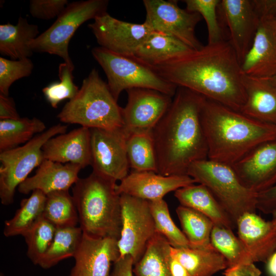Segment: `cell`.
<instances>
[{"label": "cell", "instance_id": "7a4b0ae2", "mask_svg": "<svg viewBox=\"0 0 276 276\" xmlns=\"http://www.w3.org/2000/svg\"><path fill=\"white\" fill-rule=\"evenodd\" d=\"M205 98L188 88L177 87L169 108L152 131L157 173L187 174L191 165L208 159L200 120Z\"/></svg>", "mask_w": 276, "mask_h": 276}, {"label": "cell", "instance_id": "bcb514c9", "mask_svg": "<svg viewBox=\"0 0 276 276\" xmlns=\"http://www.w3.org/2000/svg\"><path fill=\"white\" fill-rule=\"evenodd\" d=\"M255 9L261 17H276V0H252Z\"/></svg>", "mask_w": 276, "mask_h": 276}, {"label": "cell", "instance_id": "f1b7e54d", "mask_svg": "<svg viewBox=\"0 0 276 276\" xmlns=\"http://www.w3.org/2000/svg\"><path fill=\"white\" fill-rule=\"evenodd\" d=\"M171 245L162 235L156 233L148 243L141 259L133 266L135 276H172L167 263Z\"/></svg>", "mask_w": 276, "mask_h": 276}, {"label": "cell", "instance_id": "277c9868", "mask_svg": "<svg viewBox=\"0 0 276 276\" xmlns=\"http://www.w3.org/2000/svg\"><path fill=\"white\" fill-rule=\"evenodd\" d=\"M116 181L92 173L72 188L80 227L94 237L119 240L122 228L120 195Z\"/></svg>", "mask_w": 276, "mask_h": 276}, {"label": "cell", "instance_id": "ffe728a7", "mask_svg": "<svg viewBox=\"0 0 276 276\" xmlns=\"http://www.w3.org/2000/svg\"><path fill=\"white\" fill-rule=\"evenodd\" d=\"M42 150L45 159L76 164L83 169L91 165L90 129L81 126L55 136L46 142Z\"/></svg>", "mask_w": 276, "mask_h": 276}, {"label": "cell", "instance_id": "7dc6e473", "mask_svg": "<svg viewBox=\"0 0 276 276\" xmlns=\"http://www.w3.org/2000/svg\"><path fill=\"white\" fill-rule=\"evenodd\" d=\"M167 263L172 276H190L182 264L171 254L170 251L167 257Z\"/></svg>", "mask_w": 276, "mask_h": 276}, {"label": "cell", "instance_id": "ba28073f", "mask_svg": "<svg viewBox=\"0 0 276 276\" xmlns=\"http://www.w3.org/2000/svg\"><path fill=\"white\" fill-rule=\"evenodd\" d=\"M108 1L87 0L68 3L55 21L29 44L33 52L61 57L74 66L68 54V44L77 29L85 21L106 12Z\"/></svg>", "mask_w": 276, "mask_h": 276}, {"label": "cell", "instance_id": "4dcf8cb0", "mask_svg": "<svg viewBox=\"0 0 276 276\" xmlns=\"http://www.w3.org/2000/svg\"><path fill=\"white\" fill-rule=\"evenodd\" d=\"M126 151L129 167L134 171L157 173L156 156L152 131L129 133Z\"/></svg>", "mask_w": 276, "mask_h": 276}, {"label": "cell", "instance_id": "f907efd6", "mask_svg": "<svg viewBox=\"0 0 276 276\" xmlns=\"http://www.w3.org/2000/svg\"><path fill=\"white\" fill-rule=\"evenodd\" d=\"M270 80L272 81V82L276 85V75L273 77L272 78H270Z\"/></svg>", "mask_w": 276, "mask_h": 276}, {"label": "cell", "instance_id": "d4e9b609", "mask_svg": "<svg viewBox=\"0 0 276 276\" xmlns=\"http://www.w3.org/2000/svg\"><path fill=\"white\" fill-rule=\"evenodd\" d=\"M194 51L167 34L152 31L133 56L140 62L153 67L182 57Z\"/></svg>", "mask_w": 276, "mask_h": 276}, {"label": "cell", "instance_id": "1f68e13d", "mask_svg": "<svg viewBox=\"0 0 276 276\" xmlns=\"http://www.w3.org/2000/svg\"><path fill=\"white\" fill-rule=\"evenodd\" d=\"M46 195L39 190L33 191L29 197L22 199L13 217L5 221L4 235L23 236L42 215Z\"/></svg>", "mask_w": 276, "mask_h": 276}, {"label": "cell", "instance_id": "f6af8a7d", "mask_svg": "<svg viewBox=\"0 0 276 276\" xmlns=\"http://www.w3.org/2000/svg\"><path fill=\"white\" fill-rule=\"evenodd\" d=\"M261 271L254 263L242 264L228 267L225 269L224 276H261Z\"/></svg>", "mask_w": 276, "mask_h": 276}, {"label": "cell", "instance_id": "60d3db41", "mask_svg": "<svg viewBox=\"0 0 276 276\" xmlns=\"http://www.w3.org/2000/svg\"><path fill=\"white\" fill-rule=\"evenodd\" d=\"M68 4L67 0H31L29 11L34 17L48 20L57 17Z\"/></svg>", "mask_w": 276, "mask_h": 276}, {"label": "cell", "instance_id": "4fadbf2b", "mask_svg": "<svg viewBox=\"0 0 276 276\" xmlns=\"http://www.w3.org/2000/svg\"><path fill=\"white\" fill-rule=\"evenodd\" d=\"M98 44L114 53L133 57L153 31L145 22H126L112 17L107 12L88 25Z\"/></svg>", "mask_w": 276, "mask_h": 276}, {"label": "cell", "instance_id": "8fae6325", "mask_svg": "<svg viewBox=\"0 0 276 276\" xmlns=\"http://www.w3.org/2000/svg\"><path fill=\"white\" fill-rule=\"evenodd\" d=\"M90 129L93 172L116 182L121 181L129 173L126 151L129 133L123 127Z\"/></svg>", "mask_w": 276, "mask_h": 276}, {"label": "cell", "instance_id": "74e56055", "mask_svg": "<svg viewBox=\"0 0 276 276\" xmlns=\"http://www.w3.org/2000/svg\"><path fill=\"white\" fill-rule=\"evenodd\" d=\"M74 66L65 62L60 64L58 76L60 81L51 83L42 89V93L51 106L57 108L58 104L64 99H73L79 89L73 81Z\"/></svg>", "mask_w": 276, "mask_h": 276}, {"label": "cell", "instance_id": "7c38bea8", "mask_svg": "<svg viewBox=\"0 0 276 276\" xmlns=\"http://www.w3.org/2000/svg\"><path fill=\"white\" fill-rule=\"evenodd\" d=\"M145 22L153 31L162 32L179 40L194 50L202 44L196 37L195 30L201 15L180 8L177 1L144 0Z\"/></svg>", "mask_w": 276, "mask_h": 276}, {"label": "cell", "instance_id": "52a82bcc", "mask_svg": "<svg viewBox=\"0 0 276 276\" xmlns=\"http://www.w3.org/2000/svg\"><path fill=\"white\" fill-rule=\"evenodd\" d=\"M91 53L104 71L108 87L117 101L123 90L131 88L151 89L172 97L176 93L177 86L133 57L117 54L100 47L94 48Z\"/></svg>", "mask_w": 276, "mask_h": 276}, {"label": "cell", "instance_id": "d590c367", "mask_svg": "<svg viewBox=\"0 0 276 276\" xmlns=\"http://www.w3.org/2000/svg\"><path fill=\"white\" fill-rule=\"evenodd\" d=\"M56 227L42 215L23 235L27 245V255L36 265L50 247L55 234Z\"/></svg>", "mask_w": 276, "mask_h": 276}, {"label": "cell", "instance_id": "5bb4252c", "mask_svg": "<svg viewBox=\"0 0 276 276\" xmlns=\"http://www.w3.org/2000/svg\"><path fill=\"white\" fill-rule=\"evenodd\" d=\"M126 91L127 103L122 108L123 127L129 133L152 131L169 108L173 97L148 88Z\"/></svg>", "mask_w": 276, "mask_h": 276}, {"label": "cell", "instance_id": "484cf974", "mask_svg": "<svg viewBox=\"0 0 276 276\" xmlns=\"http://www.w3.org/2000/svg\"><path fill=\"white\" fill-rule=\"evenodd\" d=\"M38 27L20 17L16 25H0V53L15 60L29 58L33 51L29 44L39 35Z\"/></svg>", "mask_w": 276, "mask_h": 276}, {"label": "cell", "instance_id": "8992f818", "mask_svg": "<svg viewBox=\"0 0 276 276\" xmlns=\"http://www.w3.org/2000/svg\"><path fill=\"white\" fill-rule=\"evenodd\" d=\"M187 174L210 191L236 226L243 214L256 212L257 193L241 183L231 166L206 159L191 165Z\"/></svg>", "mask_w": 276, "mask_h": 276}, {"label": "cell", "instance_id": "ab89813d", "mask_svg": "<svg viewBox=\"0 0 276 276\" xmlns=\"http://www.w3.org/2000/svg\"><path fill=\"white\" fill-rule=\"evenodd\" d=\"M33 64L29 58L8 60L0 57V94L9 95V89L15 81L29 76Z\"/></svg>", "mask_w": 276, "mask_h": 276}, {"label": "cell", "instance_id": "e575fe53", "mask_svg": "<svg viewBox=\"0 0 276 276\" xmlns=\"http://www.w3.org/2000/svg\"><path fill=\"white\" fill-rule=\"evenodd\" d=\"M211 243L225 258L228 267L254 263L240 240L231 229L214 225L211 234Z\"/></svg>", "mask_w": 276, "mask_h": 276}, {"label": "cell", "instance_id": "cb8c5ba5", "mask_svg": "<svg viewBox=\"0 0 276 276\" xmlns=\"http://www.w3.org/2000/svg\"><path fill=\"white\" fill-rule=\"evenodd\" d=\"M174 196L181 205L201 213L214 225L232 230L236 227L226 211L204 185L193 184L182 187L175 191Z\"/></svg>", "mask_w": 276, "mask_h": 276}, {"label": "cell", "instance_id": "2e32d148", "mask_svg": "<svg viewBox=\"0 0 276 276\" xmlns=\"http://www.w3.org/2000/svg\"><path fill=\"white\" fill-rule=\"evenodd\" d=\"M218 9L229 29L228 40L241 65L260 22L252 0H221Z\"/></svg>", "mask_w": 276, "mask_h": 276}, {"label": "cell", "instance_id": "9a60e30c", "mask_svg": "<svg viewBox=\"0 0 276 276\" xmlns=\"http://www.w3.org/2000/svg\"><path fill=\"white\" fill-rule=\"evenodd\" d=\"M241 183L259 193L276 184V138L260 144L231 166Z\"/></svg>", "mask_w": 276, "mask_h": 276}, {"label": "cell", "instance_id": "4316f807", "mask_svg": "<svg viewBox=\"0 0 276 276\" xmlns=\"http://www.w3.org/2000/svg\"><path fill=\"white\" fill-rule=\"evenodd\" d=\"M170 252L185 267L190 276H213L228 267L225 258L214 247L197 249L171 246Z\"/></svg>", "mask_w": 276, "mask_h": 276}, {"label": "cell", "instance_id": "9c48e42d", "mask_svg": "<svg viewBox=\"0 0 276 276\" xmlns=\"http://www.w3.org/2000/svg\"><path fill=\"white\" fill-rule=\"evenodd\" d=\"M67 129L66 125H55L23 146L0 153V198L3 204L13 203L16 188L44 159L42 148L46 142L66 133Z\"/></svg>", "mask_w": 276, "mask_h": 276}, {"label": "cell", "instance_id": "7402d4cb", "mask_svg": "<svg viewBox=\"0 0 276 276\" xmlns=\"http://www.w3.org/2000/svg\"><path fill=\"white\" fill-rule=\"evenodd\" d=\"M82 168L76 164H63L44 159L35 174L28 177L17 188L22 194L39 190L46 195L58 191H68L79 179Z\"/></svg>", "mask_w": 276, "mask_h": 276}, {"label": "cell", "instance_id": "f35d334b", "mask_svg": "<svg viewBox=\"0 0 276 276\" xmlns=\"http://www.w3.org/2000/svg\"><path fill=\"white\" fill-rule=\"evenodd\" d=\"M186 10L199 14L205 20L208 33V44L223 40V32L218 17L220 0H185Z\"/></svg>", "mask_w": 276, "mask_h": 276}, {"label": "cell", "instance_id": "3957f363", "mask_svg": "<svg viewBox=\"0 0 276 276\" xmlns=\"http://www.w3.org/2000/svg\"><path fill=\"white\" fill-rule=\"evenodd\" d=\"M200 120L208 159L230 166L257 145L276 138V125L257 120L206 98Z\"/></svg>", "mask_w": 276, "mask_h": 276}, {"label": "cell", "instance_id": "6da1fadb", "mask_svg": "<svg viewBox=\"0 0 276 276\" xmlns=\"http://www.w3.org/2000/svg\"><path fill=\"white\" fill-rule=\"evenodd\" d=\"M177 87L240 111L245 101L241 65L229 40L207 44L152 67Z\"/></svg>", "mask_w": 276, "mask_h": 276}, {"label": "cell", "instance_id": "603a6c76", "mask_svg": "<svg viewBox=\"0 0 276 276\" xmlns=\"http://www.w3.org/2000/svg\"><path fill=\"white\" fill-rule=\"evenodd\" d=\"M245 103L240 111L257 120L276 125V85L270 79L243 74Z\"/></svg>", "mask_w": 276, "mask_h": 276}, {"label": "cell", "instance_id": "8d00e7d4", "mask_svg": "<svg viewBox=\"0 0 276 276\" xmlns=\"http://www.w3.org/2000/svg\"><path fill=\"white\" fill-rule=\"evenodd\" d=\"M149 204L156 232L165 237L173 247H190L186 237L173 222L167 202L160 199L149 201Z\"/></svg>", "mask_w": 276, "mask_h": 276}, {"label": "cell", "instance_id": "681fc988", "mask_svg": "<svg viewBox=\"0 0 276 276\" xmlns=\"http://www.w3.org/2000/svg\"><path fill=\"white\" fill-rule=\"evenodd\" d=\"M273 214V218L272 220L270 221L271 223L272 226L273 227V229L275 233H276V211L272 214Z\"/></svg>", "mask_w": 276, "mask_h": 276}, {"label": "cell", "instance_id": "f546056e", "mask_svg": "<svg viewBox=\"0 0 276 276\" xmlns=\"http://www.w3.org/2000/svg\"><path fill=\"white\" fill-rule=\"evenodd\" d=\"M44 122L37 118L0 120V153L19 147L44 131Z\"/></svg>", "mask_w": 276, "mask_h": 276}, {"label": "cell", "instance_id": "816d5d0a", "mask_svg": "<svg viewBox=\"0 0 276 276\" xmlns=\"http://www.w3.org/2000/svg\"><path fill=\"white\" fill-rule=\"evenodd\" d=\"M273 23H274V25L276 28V17L273 20Z\"/></svg>", "mask_w": 276, "mask_h": 276}, {"label": "cell", "instance_id": "b9f144b4", "mask_svg": "<svg viewBox=\"0 0 276 276\" xmlns=\"http://www.w3.org/2000/svg\"><path fill=\"white\" fill-rule=\"evenodd\" d=\"M257 209L264 214H273L276 211V184L257 195Z\"/></svg>", "mask_w": 276, "mask_h": 276}, {"label": "cell", "instance_id": "d6a6232c", "mask_svg": "<svg viewBox=\"0 0 276 276\" xmlns=\"http://www.w3.org/2000/svg\"><path fill=\"white\" fill-rule=\"evenodd\" d=\"M83 231L80 227L56 228L53 241L38 265L49 269L65 259L74 257L81 241Z\"/></svg>", "mask_w": 276, "mask_h": 276}, {"label": "cell", "instance_id": "83f0119b", "mask_svg": "<svg viewBox=\"0 0 276 276\" xmlns=\"http://www.w3.org/2000/svg\"><path fill=\"white\" fill-rule=\"evenodd\" d=\"M182 232L192 248L209 249L213 222L206 216L192 209L180 205L176 210Z\"/></svg>", "mask_w": 276, "mask_h": 276}, {"label": "cell", "instance_id": "ee69618b", "mask_svg": "<svg viewBox=\"0 0 276 276\" xmlns=\"http://www.w3.org/2000/svg\"><path fill=\"white\" fill-rule=\"evenodd\" d=\"M134 262L129 255L119 258L113 263L112 270L108 276H133Z\"/></svg>", "mask_w": 276, "mask_h": 276}, {"label": "cell", "instance_id": "ac0fdd59", "mask_svg": "<svg viewBox=\"0 0 276 276\" xmlns=\"http://www.w3.org/2000/svg\"><path fill=\"white\" fill-rule=\"evenodd\" d=\"M275 18L261 17L251 46L241 63L244 75L262 79L276 75Z\"/></svg>", "mask_w": 276, "mask_h": 276}, {"label": "cell", "instance_id": "e0dca14e", "mask_svg": "<svg viewBox=\"0 0 276 276\" xmlns=\"http://www.w3.org/2000/svg\"><path fill=\"white\" fill-rule=\"evenodd\" d=\"M118 239L97 237L83 232L68 276H108L112 263L120 257Z\"/></svg>", "mask_w": 276, "mask_h": 276}, {"label": "cell", "instance_id": "44dd1931", "mask_svg": "<svg viewBox=\"0 0 276 276\" xmlns=\"http://www.w3.org/2000/svg\"><path fill=\"white\" fill-rule=\"evenodd\" d=\"M236 227L238 237L254 263L266 262L276 251V233L270 221L256 213H247L238 219Z\"/></svg>", "mask_w": 276, "mask_h": 276}, {"label": "cell", "instance_id": "d6986e66", "mask_svg": "<svg viewBox=\"0 0 276 276\" xmlns=\"http://www.w3.org/2000/svg\"><path fill=\"white\" fill-rule=\"evenodd\" d=\"M196 183L187 174L164 176L153 171H134L129 173L116 186L117 193L152 201L168 193Z\"/></svg>", "mask_w": 276, "mask_h": 276}, {"label": "cell", "instance_id": "5b68a950", "mask_svg": "<svg viewBox=\"0 0 276 276\" xmlns=\"http://www.w3.org/2000/svg\"><path fill=\"white\" fill-rule=\"evenodd\" d=\"M107 84L93 68L83 81L77 94L57 115L64 123L89 129H113L123 127L122 108Z\"/></svg>", "mask_w": 276, "mask_h": 276}, {"label": "cell", "instance_id": "836d02e7", "mask_svg": "<svg viewBox=\"0 0 276 276\" xmlns=\"http://www.w3.org/2000/svg\"><path fill=\"white\" fill-rule=\"evenodd\" d=\"M42 216L56 228L77 226L78 211L68 191H58L46 195Z\"/></svg>", "mask_w": 276, "mask_h": 276}, {"label": "cell", "instance_id": "30bf717a", "mask_svg": "<svg viewBox=\"0 0 276 276\" xmlns=\"http://www.w3.org/2000/svg\"><path fill=\"white\" fill-rule=\"evenodd\" d=\"M120 202L122 228L118 240L120 257L130 256L134 265L156 234L155 224L149 201L122 194Z\"/></svg>", "mask_w": 276, "mask_h": 276}, {"label": "cell", "instance_id": "f5cc1de1", "mask_svg": "<svg viewBox=\"0 0 276 276\" xmlns=\"http://www.w3.org/2000/svg\"><path fill=\"white\" fill-rule=\"evenodd\" d=\"M0 276H5L3 273H1Z\"/></svg>", "mask_w": 276, "mask_h": 276}, {"label": "cell", "instance_id": "7bdbcfd3", "mask_svg": "<svg viewBox=\"0 0 276 276\" xmlns=\"http://www.w3.org/2000/svg\"><path fill=\"white\" fill-rule=\"evenodd\" d=\"M20 118L13 99L0 94L1 120H17Z\"/></svg>", "mask_w": 276, "mask_h": 276}, {"label": "cell", "instance_id": "c3c4849f", "mask_svg": "<svg viewBox=\"0 0 276 276\" xmlns=\"http://www.w3.org/2000/svg\"><path fill=\"white\" fill-rule=\"evenodd\" d=\"M266 263L268 274L270 276H276V251L270 256Z\"/></svg>", "mask_w": 276, "mask_h": 276}]
</instances>
